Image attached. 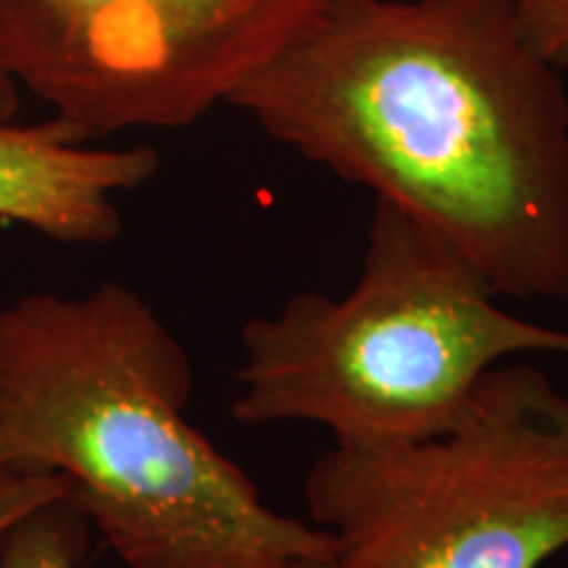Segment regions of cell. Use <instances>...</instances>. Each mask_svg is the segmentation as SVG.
I'll list each match as a JSON object with an SVG mask.
<instances>
[{"label":"cell","mask_w":568,"mask_h":568,"mask_svg":"<svg viewBox=\"0 0 568 568\" xmlns=\"http://www.w3.org/2000/svg\"><path fill=\"white\" fill-rule=\"evenodd\" d=\"M500 297L568 301V95L516 0H322L230 98Z\"/></svg>","instance_id":"cell-1"},{"label":"cell","mask_w":568,"mask_h":568,"mask_svg":"<svg viewBox=\"0 0 568 568\" xmlns=\"http://www.w3.org/2000/svg\"><path fill=\"white\" fill-rule=\"evenodd\" d=\"M193 361L124 282L0 308V471L55 477L126 568H318L337 542L274 510L187 418Z\"/></svg>","instance_id":"cell-2"},{"label":"cell","mask_w":568,"mask_h":568,"mask_svg":"<svg viewBox=\"0 0 568 568\" xmlns=\"http://www.w3.org/2000/svg\"><path fill=\"white\" fill-rule=\"evenodd\" d=\"M500 301L435 234L376 201L351 290L295 293L243 324L234 422L314 424L343 447L432 435L489 368L568 355V329Z\"/></svg>","instance_id":"cell-3"},{"label":"cell","mask_w":568,"mask_h":568,"mask_svg":"<svg viewBox=\"0 0 568 568\" xmlns=\"http://www.w3.org/2000/svg\"><path fill=\"white\" fill-rule=\"evenodd\" d=\"M305 506L351 568H539L568 552V393L497 364L432 435L332 445Z\"/></svg>","instance_id":"cell-4"},{"label":"cell","mask_w":568,"mask_h":568,"mask_svg":"<svg viewBox=\"0 0 568 568\" xmlns=\"http://www.w3.org/2000/svg\"><path fill=\"white\" fill-rule=\"evenodd\" d=\"M322 0H0V69L82 140L184 130Z\"/></svg>","instance_id":"cell-5"},{"label":"cell","mask_w":568,"mask_h":568,"mask_svg":"<svg viewBox=\"0 0 568 568\" xmlns=\"http://www.w3.org/2000/svg\"><path fill=\"white\" fill-rule=\"evenodd\" d=\"M159 166L151 145L95 148L53 116L0 124V222L63 245H109L124 230L119 195Z\"/></svg>","instance_id":"cell-6"},{"label":"cell","mask_w":568,"mask_h":568,"mask_svg":"<svg viewBox=\"0 0 568 568\" xmlns=\"http://www.w3.org/2000/svg\"><path fill=\"white\" fill-rule=\"evenodd\" d=\"M84 524L69 500L30 510L0 537V568H80Z\"/></svg>","instance_id":"cell-7"},{"label":"cell","mask_w":568,"mask_h":568,"mask_svg":"<svg viewBox=\"0 0 568 568\" xmlns=\"http://www.w3.org/2000/svg\"><path fill=\"white\" fill-rule=\"evenodd\" d=\"M521 38L548 67L568 69V0H516Z\"/></svg>","instance_id":"cell-8"},{"label":"cell","mask_w":568,"mask_h":568,"mask_svg":"<svg viewBox=\"0 0 568 568\" xmlns=\"http://www.w3.org/2000/svg\"><path fill=\"white\" fill-rule=\"evenodd\" d=\"M67 489L55 477H17V474L0 471V537L30 510L45 503L63 500Z\"/></svg>","instance_id":"cell-9"},{"label":"cell","mask_w":568,"mask_h":568,"mask_svg":"<svg viewBox=\"0 0 568 568\" xmlns=\"http://www.w3.org/2000/svg\"><path fill=\"white\" fill-rule=\"evenodd\" d=\"M21 105V90L13 80L0 69V124H9L17 119Z\"/></svg>","instance_id":"cell-10"},{"label":"cell","mask_w":568,"mask_h":568,"mask_svg":"<svg viewBox=\"0 0 568 568\" xmlns=\"http://www.w3.org/2000/svg\"><path fill=\"white\" fill-rule=\"evenodd\" d=\"M318 568H351V566H345L343 560H335V564H326V566H318Z\"/></svg>","instance_id":"cell-11"}]
</instances>
